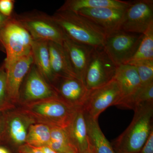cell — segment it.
I'll use <instances>...</instances> for the list:
<instances>
[{"label":"cell","instance_id":"5b68a950","mask_svg":"<svg viewBox=\"0 0 153 153\" xmlns=\"http://www.w3.org/2000/svg\"><path fill=\"white\" fill-rule=\"evenodd\" d=\"M14 16L33 40L50 41L63 45L66 36L52 16L38 11L14 14Z\"/></svg>","mask_w":153,"mask_h":153},{"label":"cell","instance_id":"f546056e","mask_svg":"<svg viewBox=\"0 0 153 153\" xmlns=\"http://www.w3.org/2000/svg\"><path fill=\"white\" fill-rule=\"evenodd\" d=\"M19 152V153H44L39 148L35 147L26 143L20 146Z\"/></svg>","mask_w":153,"mask_h":153},{"label":"cell","instance_id":"277c9868","mask_svg":"<svg viewBox=\"0 0 153 153\" xmlns=\"http://www.w3.org/2000/svg\"><path fill=\"white\" fill-rule=\"evenodd\" d=\"M33 40L30 34L12 15L0 29V44L4 49L7 66L32 52Z\"/></svg>","mask_w":153,"mask_h":153},{"label":"cell","instance_id":"30bf717a","mask_svg":"<svg viewBox=\"0 0 153 153\" xmlns=\"http://www.w3.org/2000/svg\"><path fill=\"white\" fill-rule=\"evenodd\" d=\"M22 84L19 100L22 97L24 102L58 97L55 89L47 82L34 63Z\"/></svg>","mask_w":153,"mask_h":153},{"label":"cell","instance_id":"d6a6232c","mask_svg":"<svg viewBox=\"0 0 153 153\" xmlns=\"http://www.w3.org/2000/svg\"><path fill=\"white\" fill-rule=\"evenodd\" d=\"M38 148L40 149L44 153H59L55 152L54 150L52 149L51 148L47 146H44Z\"/></svg>","mask_w":153,"mask_h":153},{"label":"cell","instance_id":"d590c367","mask_svg":"<svg viewBox=\"0 0 153 153\" xmlns=\"http://www.w3.org/2000/svg\"><path fill=\"white\" fill-rule=\"evenodd\" d=\"M84 153H93L92 149H91V146L90 149H89L88 150L86 151V152H85Z\"/></svg>","mask_w":153,"mask_h":153},{"label":"cell","instance_id":"4fadbf2b","mask_svg":"<svg viewBox=\"0 0 153 153\" xmlns=\"http://www.w3.org/2000/svg\"><path fill=\"white\" fill-rule=\"evenodd\" d=\"M114 79L118 84L121 95L120 101L117 106L128 108L142 86L137 68L134 66L129 64L119 65L117 67Z\"/></svg>","mask_w":153,"mask_h":153},{"label":"cell","instance_id":"d6986e66","mask_svg":"<svg viewBox=\"0 0 153 153\" xmlns=\"http://www.w3.org/2000/svg\"><path fill=\"white\" fill-rule=\"evenodd\" d=\"M129 1L120 0H67L58 10L77 12L83 9L115 8L126 9Z\"/></svg>","mask_w":153,"mask_h":153},{"label":"cell","instance_id":"ffe728a7","mask_svg":"<svg viewBox=\"0 0 153 153\" xmlns=\"http://www.w3.org/2000/svg\"><path fill=\"white\" fill-rule=\"evenodd\" d=\"M85 116L89 143L94 152L116 153L112 145L102 131L97 120H94Z\"/></svg>","mask_w":153,"mask_h":153},{"label":"cell","instance_id":"d4e9b609","mask_svg":"<svg viewBox=\"0 0 153 153\" xmlns=\"http://www.w3.org/2000/svg\"><path fill=\"white\" fill-rule=\"evenodd\" d=\"M153 104V82L141 87L132 99L128 108L133 109L147 104Z\"/></svg>","mask_w":153,"mask_h":153},{"label":"cell","instance_id":"603a6c76","mask_svg":"<svg viewBox=\"0 0 153 153\" xmlns=\"http://www.w3.org/2000/svg\"><path fill=\"white\" fill-rule=\"evenodd\" d=\"M153 60V25L143 35L136 52L126 64L135 65Z\"/></svg>","mask_w":153,"mask_h":153},{"label":"cell","instance_id":"8992f818","mask_svg":"<svg viewBox=\"0 0 153 153\" xmlns=\"http://www.w3.org/2000/svg\"><path fill=\"white\" fill-rule=\"evenodd\" d=\"M117 67L103 47H94L83 79L88 89H95L111 81L114 77Z\"/></svg>","mask_w":153,"mask_h":153},{"label":"cell","instance_id":"2e32d148","mask_svg":"<svg viewBox=\"0 0 153 153\" xmlns=\"http://www.w3.org/2000/svg\"><path fill=\"white\" fill-rule=\"evenodd\" d=\"M48 47L50 66L55 78L77 77L73 71L63 46L50 41L48 42Z\"/></svg>","mask_w":153,"mask_h":153},{"label":"cell","instance_id":"e575fe53","mask_svg":"<svg viewBox=\"0 0 153 153\" xmlns=\"http://www.w3.org/2000/svg\"><path fill=\"white\" fill-rule=\"evenodd\" d=\"M0 153H10L8 151L3 147H0Z\"/></svg>","mask_w":153,"mask_h":153},{"label":"cell","instance_id":"4dcf8cb0","mask_svg":"<svg viewBox=\"0 0 153 153\" xmlns=\"http://www.w3.org/2000/svg\"><path fill=\"white\" fill-rule=\"evenodd\" d=\"M4 113H0V139L4 136L7 131V115Z\"/></svg>","mask_w":153,"mask_h":153},{"label":"cell","instance_id":"1f68e13d","mask_svg":"<svg viewBox=\"0 0 153 153\" xmlns=\"http://www.w3.org/2000/svg\"><path fill=\"white\" fill-rule=\"evenodd\" d=\"M14 105L11 102H7L6 104L0 105V113L5 112L10 110L13 109Z\"/></svg>","mask_w":153,"mask_h":153},{"label":"cell","instance_id":"5bb4252c","mask_svg":"<svg viewBox=\"0 0 153 153\" xmlns=\"http://www.w3.org/2000/svg\"><path fill=\"white\" fill-rule=\"evenodd\" d=\"M33 63L32 52L5 66L7 73V96L10 102L19 100L21 86Z\"/></svg>","mask_w":153,"mask_h":153},{"label":"cell","instance_id":"83f0119b","mask_svg":"<svg viewBox=\"0 0 153 153\" xmlns=\"http://www.w3.org/2000/svg\"><path fill=\"white\" fill-rule=\"evenodd\" d=\"M15 3L14 0H0V13L5 16L11 17L13 15Z\"/></svg>","mask_w":153,"mask_h":153},{"label":"cell","instance_id":"ba28073f","mask_svg":"<svg viewBox=\"0 0 153 153\" xmlns=\"http://www.w3.org/2000/svg\"><path fill=\"white\" fill-rule=\"evenodd\" d=\"M121 97L118 84L113 78L105 85L89 90L82 109L85 116L97 120L108 108L117 105Z\"/></svg>","mask_w":153,"mask_h":153},{"label":"cell","instance_id":"484cf974","mask_svg":"<svg viewBox=\"0 0 153 153\" xmlns=\"http://www.w3.org/2000/svg\"><path fill=\"white\" fill-rule=\"evenodd\" d=\"M134 66L137 68L142 85L153 82V60L143 62Z\"/></svg>","mask_w":153,"mask_h":153},{"label":"cell","instance_id":"cb8c5ba5","mask_svg":"<svg viewBox=\"0 0 153 153\" xmlns=\"http://www.w3.org/2000/svg\"><path fill=\"white\" fill-rule=\"evenodd\" d=\"M51 137L49 126L41 123H33L28 128L25 143L36 148L48 146Z\"/></svg>","mask_w":153,"mask_h":153},{"label":"cell","instance_id":"7c38bea8","mask_svg":"<svg viewBox=\"0 0 153 153\" xmlns=\"http://www.w3.org/2000/svg\"><path fill=\"white\" fill-rule=\"evenodd\" d=\"M52 87L58 98L76 108H82L89 90L84 81L77 77H58Z\"/></svg>","mask_w":153,"mask_h":153},{"label":"cell","instance_id":"8d00e7d4","mask_svg":"<svg viewBox=\"0 0 153 153\" xmlns=\"http://www.w3.org/2000/svg\"><path fill=\"white\" fill-rule=\"evenodd\" d=\"M92 152H93V153H94V152H93V150H92Z\"/></svg>","mask_w":153,"mask_h":153},{"label":"cell","instance_id":"7a4b0ae2","mask_svg":"<svg viewBox=\"0 0 153 153\" xmlns=\"http://www.w3.org/2000/svg\"><path fill=\"white\" fill-rule=\"evenodd\" d=\"M134 111L130 124L112 142L116 153H140L153 129V104L139 107Z\"/></svg>","mask_w":153,"mask_h":153},{"label":"cell","instance_id":"44dd1931","mask_svg":"<svg viewBox=\"0 0 153 153\" xmlns=\"http://www.w3.org/2000/svg\"><path fill=\"white\" fill-rule=\"evenodd\" d=\"M33 123L34 121L24 114L7 115V131L15 143L23 145L26 142L29 125Z\"/></svg>","mask_w":153,"mask_h":153},{"label":"cell","instance_id":"e0dca14e","mask_svg":"<svg viewBox=\"0 0 153 153\" xmlns=\"http://www.w3.org/2000/svg\"><path fill=\"white\" fill-rule=\"evenodd\" d=\"M70 139L78 153H84L90 148L85 114L78 108L71 123L66 128Z\"/></svg>","mask_w":153,"mask_h":153},{"label":"cell","instance_id":"7402d4cb","mask_svg":"<svg viewBox=\"0 0 153 153\" xmlns=\"http://www.w3.org/2000/svg\"><path fill=\"white\" fill-rule=\"evenodd\" d=\"M50 127L51 137L47 146L59 153H78L71 142L66 128Z\"/></svg>","mask_w":153,"mask_h":153},{"label":"cell","instance_id":"52a82bcc","mask_svg":"<svg viewBox=\"0 0 153 153\" xmlns=\"http://www.w3.org/2000/svg\"><path fill=\"white\" fill-rule=\"evenodd\" d=\"M143 35L119 30L106 36L103 47L117 66L126 64L136 52Z\"/></svg>","mask_w":153,"mask_h":153},{"label":"cell","instance_id":"8fae6325","mask_svg":"<svg viewBox=\"0 0 153 153\" xmlns=\"http://www.w3.org/2000/svg\"><path fill=\"white\" fill-rule=\"evenodd\" d=\"M126 9L106 7L83 9L76 13L89 19L108 36L121 30Z\"/></svg>","mask_w":153,"mask_h":153},{"label":"cell","instance_id":"4316f807","mask_svg":"<svg viewBox=\"0 0 153 153\" xmlns=\"http://www.w3.org/2000/svg\"><path fill=\"white\" fill-rule=\"evenodd\" d=\"M9 102L7 96V73L3 64L0 67V105Z\"/></svg>","mask_w":153,"mask_h":153},{"label":"cell","instance_id":"836d02e7","mask_svg":"<svg viewBox=\"0 0 153 153\" xmlns=\"http://www.w3.org/2000/svg\"><path fill=\"white\" fill-rule=\"evenodd\" d=\"M9 18H10V17L5 16H4L0 13V29L2 27L7 21Z\"/></svg>","mask_w":153,"mask_h":153},{"label":"cell","instance_id":"9a60e30c","mask_svg":"<svg viewBox=\"0 0 153 153\" xmlns=\"http://www.w3.org/2000/svg\"><path fill=\"white\" fill-rule=\"evenodd\" d=\"M76 76L83 81L91 54L94 47L76 43L66 36L62 45Z\"/></svg>","mask_w":153,"mask_h":153},{"label":"cell","instance_id":"6da1fadb","mask_svg":"<svg viewBox=\"0 0 153 153\" xmlns=\"http://www.w3.org/2000/svg\"><path fill=\"white\" fill-rule=\"evenodd\" d=\"M65 36L79 44L103 47L106 35L98 26L78 13L57 10L52 16Z\"/></svg>","mask_w":153,"mask_h":153},{"label":"cell","instance_id":"3957f363","mask_svg":"<svg viewBox=\"0 0 153 153\" xmlns=\"http://www.w3.org/2000/svg\"><path fill=\"white\" fill-rule=\"evenodd\" d=\"M22 113L34 121L67 128L75 116L77 110L58 97L24 102Z\"/></svg>","mask_w":153,"mask_h":153},{"label":"cell","instance_id":"9c48e42d","mask_svg":"<svg viewBox=\"0 0 153 153\" xmlns=\"http://www.w3.org/2000/svg\"><path fill=\"white\" fill-rule=\"evenodd\" d=\"M153 25V0L129 1L120 30L143 35Z\"/></svg>","mask_w":153,"mask_h":153},{"label":"cell","instance_id":"f1b7e54d","mask_svg":"<svg viewBox=\"0 0 153 153\" xmlns=\"http://www.w3.org/2000/svg\"><path fill=\"white\" fill-rule=\"evenodd\" d=\"M140 153H153V130L141 150Z\"/></svg>","mask_w":153,"mask_h":153},{"label":"cell","instance_id":"ac0fdd59","mask_svg":"<svg viewBox=\"0 0 153 153\" xmlns=\"http://www.w3.org/2000/svg\"><path fill=\"white\" fill-rule=\"evenodd\" d=\"M32 53L33 63L52 87L56 78L52 73L50 66L48 41L33 40Z\"/></svg>","mask_w":153,"mask_h":153}]
</instances>
